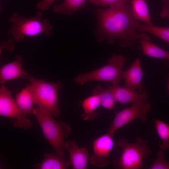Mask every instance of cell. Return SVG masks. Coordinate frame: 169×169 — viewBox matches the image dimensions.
I'll return each instance as SVG.
<instances>
[{
  "instance_id": "21",
  "label": "cell",
  "mask_w": 169,
  "mask_h": 169,
  "mask_svg": "<svg viewBox=\"0 0 169 169\" xmlns=\"http://www.w3.org/2000/svg\"><path fill=\"white\" fill-rule=\"evenodd\" d=\"M154 121L157 133L161 140L160 148L163 151L166 150L169 148V125L156 118Z\"/></svg>"
},
{
  "instance_id": "24",
  "label": "cell",
  "mask_w": 169,
  "mask_h": 169,
  "mask_svg": "<svg viewBox=\"0 0 169 169\" xmlns=\"http://www.w3.org/2000/svg\"><path fill=\"white\" fill-rule=\"evenodd\" d=\"M94 4L103 6H109L111 8H117L123 6L127 2V0H88Z\"/></svg>"
},
{
  "instance_id": "7",
  "label": "cell",
  "mask_w": 169,
  "mask_h": 169,
  "mask_svg": "<svg viewBox=\"0 0 169 169\" xmlns=\"http://www.w3.org/2000/svg\"><path fill=\"white\" fill-rule=\"evenodd\" d=\"M151 108L150 103L147 100L133 102L131 106L116 113L107 133L113 137L118 129L137 119H140L142 123L146 122V115Z\"/></svg>"
},
{
  "instance_id": "19",
  "label": "cell",
  "mask_w": 169,
  "mask_h": 169,
  "mask_svg": "<svg viewBox=\"0 0 169 169\" xmlns=\"http://www.w3.org/2000/svg\"><path fill=\"white\" fill-rule=\"evenodd\" d=\"M86 1L64 0L62 3L54 6L53 11L54 13L71 16L74 13L84 8Z\"/></svg>"
},
{
  "instance_id": "15",
  "label": "cell",
  "mask_w": 169,
  "mask_h": 169,
  "mask_svg": "<svg viewBox=\"0 0 169 169\" xmlns=\"http://www.w3.org/2000/svg\"><path fill=\"white\" fill-rule=\"evenodd\" d=\"M139 49L143 54L156 58L166 59L169 61V52L152 43L150 37L143 33L140 35Z\"/></svg>"
},
{
  "instance_id": "23",
  "label": "cell",
  "mask_w": 169,
  "mask_h": 169,
  "mask_svg": "<svg viewBox=\"0 0 169 169\" xmlns=\"http://www.w3.org/2000/svg\"><path fill=\"white\" fill-rule=\"evenodd\" d=\"M156 161L149 167V169H169V162L164 158L163 151H159L156 154Z\"/></svg>"
},
{
  "instance_id": "18",
  "label": "cell",
  "mask_w": 169,
  "mask_h": 169,
  "mask_svg": "<svg viewBox=\"0 0 169 169\" xmlns=\"http://www.w3.org/2000/svg\"><path fill=\"white\" fill-rule=\"evenodd\" d=\"M131 10L135 18L148 25H153L145 0H131Z\"/></svg>"
},
{
  "instance_id": "11",
  "label": "cell",
  "mask_w": 169,
  "mask_h": 169,
  "mask_svg": "<svg viewBox=\"0 0 169 169\" xmlns=\"http://www.w3.org/2000/svg\"><path fill=\"white\" fill-rule=\"evenodd\" d=\"M111 91L115 102L124 104L143 100H147L150 97L146 91L137 92L136 90L124 86H121L118 84H112L108 88Z\"/></svg>"
},
{
  "instance_id": "2",
  "label": "cell",
  "mask_w": 169,
  "mask_h": 169,
  "mask_svg": "<svg viewBox=\"0 0 169 169\" xmlns=\"http://www.w3.org/2000/svg\"><path fill=\"white\" fill-rule=\"evenodd\" d=\"M43 16L41 11L37 12L35 16L29 18L19 16L17 13H13L8 19V21L12 25L6 35H11L15 42L23 40L25 36L32 37L42 33L49 36L54 27L48 19H43Z\"/></svg>"
},
{
  "instance_id": "20",
  "label": "cell",
  "mask_w": 169,
  "mask_h": 169,
  "mask_svg": "<svg viewBox=\"0 0 169 169\" xmlns=\"http://www.w3.org/2000/svg\"><path fill=\"white\" fill-rule=\"evenodd\" d=\"M91 93L92 95H96L99 97L100 105L107 109L115 110V101L109 89H104L100 86L97 85L92 90Z\"/></svg>"
},
{
  "instance_id": "13",
  "label": "cell",
  "mask_w": 169,
  "mask_h": 169,
  "mask_svg": "<svg viewBox=\"0 0 169 169\" xmlns=\"http://www.w3.org/2000/svg\"><path fill=\"white\" fill-rule=\"evenodd\" d=\"M23 60L21 55H18L14 61L3 65L0 69V84L3 85L7 81L18 78L24 79L28 74L22 68Z\"/></svg>"
},
{
  "instance_id": "1",
  "label": "cell",
  "mask_w": 169,
  "mask_h": 169,
  "mask_svg": "<svg viewBox=\"0 0 169 169\" xmlns=\"http://www.w3.org/2000/svg\"><path fill=\"white\" fill-rule=\"evenodd\" d=\"M97 14L99 41L106 38L112 44L119 39L121 47L133 49L134 42L140 38L136 30L141 22L133 15L128 2L118 8L98 9Z\"/></svg>"
},
{
  "instance_id": "8",
  "label": "cell",
  "mask_w": 169,
  "mask_h": 169,
  "mask_svg": "<svg viewBox=\"0 0 169 169\" xmlns=\"http://www.w3.org/2000/svg\"><path fill=\"white\" fill-rule=\"evenodd\" d=\"M0 115L14 118L13 125L16 127L27 129L31 128L33 124L23 113L11 95V93L3 85L0 88Z\"/></svg>"
},
{
  "instance_id": "16",
  "label": "cell",
  "mask_w": 169,
  "mask_h": 169,
  "mask_svg": "<svg viewBox=\"0 0 169 169\" xmlns=\"http://www.w3.org/2000/svg\"><path fill=\"white\" fill-rule=\"evenodd\" d=\"M15 100L24 115L26 116L28 114L33 113L35 103L31 84L27 85L21 92L17 93Z\"/></svg>"
},
{
  "instance_id": "12",
  "label": "cell",
  "mask_w": 169,
  "mask_h": 169,
  "mask_svg": "<svg viewBox=\"0 0 169 169\" xmlns=\"http://www.w3.org/2000/svg\"><path fill=\"white\" fill-rule=\"evenodd\" d=\"M144 74L140 59H135L129 68L123 72L122 78L125 80L124 86L133 90L137 89L140 92L146 91L145 87L141 84Z\"/></svg>"
},
{
  "instance_id": "3",
  "label": "cell",
  "mask_w": 169,
  "mask_h": 169,
  "mask_svg": "<svg viewBox=\"0 0 169 169\" xmlns=\"http://www.w3.org/2000/svg\"><path fill=\"white\" fill-rule=\"evenodd\" d=\"M33 114L35 116L43 134L56 153L63 152L65 139L71 133L69 125L54 120L48 112L36 107Z\"/></svg>"
},
{
  "instance_id": "10",
  "label": "cell",
  "mask_w": 169,
  "mask_h": 169,
  "mask_svg": "<svg viewBox=\"0 0 169 169\" xmlns=\"http://www.w3.org/2000/svg\"><path fill=\"white\" fill-rule=\"evenodd\" d=\"M64 149L69 153L70 162L73 169L87 168L89 154L86 148L79 147L74 139L65 142Z\"/></svg>"
},
{
  "instance_id": "26",
  "label": "cell",
  "mask_w": 169,
  "mask_h": 169,
  "mask_svg": "<svg viewBox=\"0 0 169 169\" xmlns=\"http://www.w3.org/2000/svg\"><path fill=\"white\" fill-rule=\"evenodd\" d=\"M15 47V41L12 39L3 42L0 44V54L1 55L3 49H6L10 52H12L14 50Z\"/></svg>"
},
{
  "instance_id": "28",
  "label": "cell",
  "mask_w": 169,
  "mask_h": 169,
  "mask_svg": "<svg viewBox=\"0 0 169 169\" xmlns=\"http://www.w3.org/2000/svg\"><path fill=\"white\" fill-rule=\"evenodd\" d=\"M164 5L163 6L166 8H169V0H163Z\"/></svg>"
},
{
  "instance_id": "22",
  "label": "cell",
  "mask_w": 169,
  "mask_h": 169,
  "mask_svg": "<svg viewBox=\"0 0 169 169\" xmlns=\"http://www.w3.org/2000/svg\"><path fill=\"white\" fill-rule=\"evenodd\" d=\"M137 30L151 33L166 41L169 45V27H159L148 25L141 23Z\"/></svg>"
},
{
  "instance_id": "9",
  "label": "cell",
  "mask_w": 169,
  "mask_h": 169,
  "mask_svg": "<svg viewBox=\"0 0 169 169\" xmlns=\"http://www.w3.org/2000/svg\"><path fill=\"white\" fill-rule=\"evenodd\" d=\"M114 144L113 137L107 133L95 140L92 144L93 152L89 159L90 163L98 168L107 166L109 156Z\"/></svg>"
},
{
  "instance_id": "27",
  "label": "cell",
  "mask_w": 169,
  "mask_h": 169,
  "mask_svg": "<svg viewBox=\"0 0 169 169\" xmlns=\"http://www.w3.org/2000/svg\"><path fill=\"white\" fill-rule=\"evenodd\" d=\"M160 15L161 17L162 18L169 19V8L163 6L160 13Z\"/></svg>"
},
{
  "instance_id": "5",
  "label": "cell",
  "mask_w": 169,
  "mask_h": 169,
  "mask_svg": "<svg viewBox=\"0 0 169 169\" xmlns=\"http://www.w3.org/2000/svg\"><path fill=\"white\" fill-rule=\"evenodd\" d=\"M31 83L35 104L37 107L47 111L55 117L59 116L60 110L58 97V90L63 87L61 81L52 83L28 77Z\"/></svg>"
},
{
  "instance_id": "6",
  "label": "cell",
  "mask_w": 169,
  "mask_h": 169,
  "mask_svg": "<svg viewBox=\"0 0 169 169\" xmlns=\"http://www.w3.org/2000/svg\"><path fill=\"white\" fill-rule=\"evenodd\" d=\"M107 60L108 63L106 65L92 71L77 76L74 79V82L80 86L86 82L93 81H102L110 82L112 84H118L122 78V68L126 59L121 55L114 54Z\"/></svg>"
},
{
  "instance_id": "4",
  "label": "cell",
  "mask_w": 169,
  "mask_h": 169,
  "mask_svg": "<svg viewBox=\"0 0 169 169\" xmlns=\"http://www.w3.org/2000/svg\"><path fill=\"white\" fill-rule=\"evenodd\" d=\"M135 142L129 143L126 138H120L116 146L122 149L120 157L114 161L113 166L120 169H141L144 167V158L151 154V148L147 146L148 141L140 136H137Z\"/></svg>"
},
{
  "instance_id": "25",
  "label": "cell",
  "mask_w": 169,
  "mask_h": 169,
  "mask_svg": "<svg viewBox=\"0 0 169 169\" xmlns=\"http://www.w3.org/2000/svg\"><path fill=\"white\" fill-rule=\"evenodd\" d=\"M55 0H41L36 4L35 7L42 12L48 10Z\"/></svg>"
},
{
  "instance_id": "14",
  "label": "cell",
  "mask_w": 169,
  "mask_h": 169,
  "mask_svg": "<svg viewBox=\"0 0 169 169\" xmlns=\"http://www.w3.org/2000/svg\"><path fill=\"white\" fill-rule=\"evenodd\" d=\"M70 165V161H65L64 152L59 153L45 152L42 161L36 164L34 168L37 169H65Z\"/></svg>"
},
{
  "instance_id": "29",
  "label": "cell",
  "mask_w": 169,
  "mask_h": 169,
  "mask_svg": "<svg viewBox=\"0 0 169 169\" xmlns=\"http://www.w3.org/2000/svg\"><path fill=\"white\" fill-rule=\"evenodd\" d=\"M168 90L169 91V81H168Z\"/></svg>"
},
{
  "instance_id": "17",
  "label": "cell",
  "mask_w": 169,
  "mask_h": 169,
  "mask_svg": "<svg viewBox=\"0 0 169 169\" xmlns=\"http://www.w3.org/2000/svg\"><path fill=\"white\" fill-rule=\"evenodd\" d=\"M83 112L81 115V118L85 121H92L95 119L98 114L96 111L100 105L99 97L92 95L83 100L81 103Z\"/></svg>"
}]
</instances>
